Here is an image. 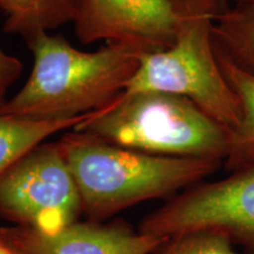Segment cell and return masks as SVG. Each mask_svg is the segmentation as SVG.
Returning <instances> with one entry per match:
<instances>
[{
  "mask_svg": "<svg viewBox=\"0 0 254 254\" xmlns=\"http://www.w3.org/2000/svg\"><path fill=\"white\" fill-rule=\"evenodd\" d=\"M33 66L0 113L36 120L74 118L104 109L125 91L145 53L120 44L85 52L43 32L26 41Z\"/></svg>",
  "mask_w": 254,
  "mask_h": 254,
  "instance_id": "cell-1",
  "label": "cell"
},
{
  "mask_svg": "<svg viewBox=\"0 0 254 254\" xmlns=\"http://www.w3.org/2000/svg\"><path fill=\"white\" fill-rule=\"evenodd\" d=\"M57 141L78 185L84 215L93 221L148 200L172 198L224 165L217 159L144 153L74 129Z\"/></svg>",
  "mask_w": 254,
  "mask_h": 254,
  "instance_id": "cell-2",
  "label": "cell"
},
{
  "mask_svg": "<svg viewBox=\"0 0 254 254\" xmlns=\"http://www.w3.org/2000/svg\"><path fill=\"white\" fill-rule=\"evenodd\" d=\"M73 129L144 153L222 163L232 133L186 98L154 91L123 92Z\"/></svg>",
  "mask_w": 254,
  "mask_h": 254,
  "instance_id": "cell-3",
  "label": "cell"
},
{
  "mask_svg": "<svg viewBox=\"0 0 254 254\" xmlns=\"http://www.w3.org/2000/svg\"><path fill=\"white\" fill-rule=\"evenodd\" d=\"M171 1L178 15L173 43L142 56L124 92L180 95L232 131L241 119V106L215 55L212 30L219 11L206 0Z\"/></svg>",
  "mask_w": 254,
  "mask_h": 254,
  "instance_id": "cell-4",
  "label": "cell"
},
{
  "mask_svg": "<svg viewBox=\"0 0 254 254\" xmlns=\"http://www.w3.org/2000/svg\"><path fill=\"white\" fill-rule=\"evenodd\" d=\"M138 231L164 239L215 232L254 253V166L182 190L146 215Z\"/></svg>",
  "mask_w": 254,
  "mask_h": 254,
  "instance_id": "cell-5",
  "label": "cell"
},
{
  "mask_svg": "<svg viewBox=\"0 0 254 254\" xmlns=\"http://www.w3.org/2000/svg\"><path fill=\"white\" fill-rule=\"evenodd\" d=\"M84 217L80 193L58 141L43 142L0 177V220L52 232Z\"/></svg>",
  "mask_w": 254,
  "mask_h": 254,
  "instance_id": "cell-6",
  "label": "cell"
},
{
  "mask_svg": "<svg viewBox=\"0 0 254 254\" xmlns=\"http://www.w3.org/2000/svg\"><path fill=\"white\" fill-rule=\"evenodd\" d=\"M72 24L82 44L104 41L152 53L176 38L178 15L171 0H69Z\"/></svg>",
  "mask_w": 254,
  "mask_h": 254,
  "instance_id": "cell-7",
  "label": "cell"
},
{
  "mask_svg": "<svg viewBox=\"0 0 254 254\" xmlns=\"http://www.w3.org/2000/svg\"><path fill=\"white\" fill-rule=\"evenodd\" d=\"M0 231L21 254H152L165 240L119 220L87 219L52 232L12 225L0 226Z\"/></svg>",
  "mask_w": 254,
  "mask_h": 254,
  "instance_id": "cell-8",
  "label": "cell"
},
{
  "mask_svg": "<svg viewBox=\"0 0 254 254\" xmlns=\"http://www.w3.org/2000/svg\"><path fill=\"white\" fill-rule=\"evenodd\" d=\"M94 112L55 120H36L0 113V177L19 159L45 142L47 138L75 128Z\"/></svg>",
  "mask_w": 254,
  "mask_h": 254,
  "instance_id": "cell-9",
  "label": "cell"
},
{
  "mask_svg": "<svg viewBox=\"0 0 254 254\" xmlns=\"http://www.w3.org/2000/svg\"><path fill=\"white\" fill-rule=\"evenodd\" d=\"M215 52L254 77V6L234 2L215 15Z\"/></svg>",
  "mask_w": 254,
  "mask_h": 254,
  "instance_id": "cell-10",
  "label": "cell"
},
{
  "mask_svg": "<svg viewBox=\"0 0 254 254\" xmlns=\"http://www.w3.org/2000/svg\"><path fill=\"white\" fill-rule=\"evenodd\" d=\"M217 55L219 65L241 106V119L232 129L230 151L224 165L228 172L254 166V77L241 71L225 57Z\"/></svg>",
  "mask_w": 254,
  "mask_h": 254,
  "instance_id": "cell-11",
  "label": "cell"
},
{
  "mask_svg": "<svg viewBox=\"0 0 254 254\" xmlns=\"http://www.w3.org/2000/svg\"><path fill=\"white\" fill-rule=\"evenodd\" d=\"M6 33L25 41L43 32H51L72 23L69 0H0Z\"/></svg>",
  "mask_w": 254,
  "mask_h": 254,
  "instance_id": "cell-12",
  "label": "cell"
},
{
  "mask_svg": "<svg viewBox=\"0 0 254 254\" xmlns=\"http://www.w3.org/2000/svg\"><path fill=\"white\" fill-rule=\"evenodd\" d=\"M152 254H254L239 252L228 238L215 232H190L165 239Z\"/></svg>",
  "mask_w": 254,
  "mask_h": 254,
  "instance_id": "cell-13",
  "label": "cell"
},
{
  "mask_svg": "<svg viewBox=\"0 0 254 254\" xmlns=\"http://www.w3.org/2000/svg\"><path fill=\"white\" fill-rule=\"evenodd\" d=\"M23 63L17 57L8 55L0 46V111L5 106L9 88L23 74Z\"/></svg>",
  "mask_w": 254,
  "mask_h": 254,
  "instance_id": "cell-14",
  "label": "cell"
},
{
  "mask_svg": "<svg viewBox=\"0 0 254 254\" xmlns=\"http://www.w3.org/2000/svg\"><path fill=\"white\" fill-rule=\"evenodd\" d=\"M0 254H21L13 245L8 243L0 231Z\"/></svg>",
  "mask_w": 254,
  "mask_h": 254,
  "instance_id": "cell-15",
  "label": "cell"
},
{
  "mask_svg": "<svg viewBox=\"0 0 254 254\" xmlns=\"http://www.w3.org/2000/svg\"><path fill=\"white\" fill-rule=\"evenodd\" d=\"M206 1L209 2V4H211L212 6H214V7L217 8L219 12H220L224 8H226L227 6L233 4L236 0H206Z\"/></svg>",
  "mask_w": 254,
  "mask_h": 254,
  "instance_id": "cell-16",
  "label": "cell"
},
{
  "mask_svg": "<svg viewBox=\"0 0 254 254\" xmlns=\"http://www.w3.org/2000/svg\"><path fill=\"white\" fill-rule=\"evenodd\" d=\"M234 2H241V4H249L254 6V0H236ZM233 2V4H234Z\"/></svg>",
  "mask_w": 254,
  "mask_h": 254,
  "instance_id": "cell-17",
  "label": "cell"
}]
</instances>
